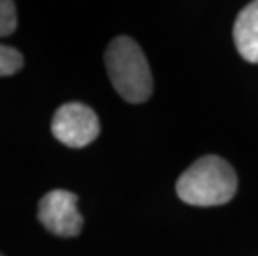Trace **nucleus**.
Wrapping results in <instances>:
<instances>
[{
    "label": "nucleus",
    "mask_w": 258,
    "mask_h": 256,
    "mask_svg": "<svg viewBox=\"0 0 258 256\" xmlns=\"http://www.w3.org/2000/svg\"><path fill=\"white\" fill-rule=\"evenodd\" d=\"M77 201L79 198L72 192L52 190L38 201V221L57 236H77L84 226Z\"/></svg>",
    "instance_id": "20e7f679"
},
{
    "label": "nucleus",
    "mask_w": 258,
    "mask_h": 256,
    "mask_svg": "<svg viewBox=\"0 0 258 256\" xmlns=\"http://www.w3.org/2000/svg\"><path fill=\"white\" fill-rule=\"evenodd\" d=\"M108 78L117 94L128 103H144L153 92V78L148 62L134 39L117 37L105 52Z\"/></svg>",
    "instance_id": "f03ea898"
},
{
    "label": "nucleus",
    "mask_w": 258,
    "mask_h": 256,
    "mask_svg": "<svg viewBox=\"0 0 258 256\" xmlns=\"http://www.w3.org/2000/svg\"><path fill=\"white\" fill-rule=\"evenodd\" d=\"M237 185V175L228 161L207 155L182 173L177 182V195L194 206H218L235 197Z\"/></svg>",
    "instance_id": "f257e3e1"
},
{
    "label": "nucleus",
    "mask_w": 258,
    "mask_h": 256,
    "mask_svg": "<svg viewBox=\"0 0 258 256\" xmlns=\"http://www.w3.org/2000/svg\"><path fill=\"white\" fill-rule=\"evenodd\" d=\"M233 40L246 62L258 63V0L238 14L233 25Z\"/></svg>",
    "instance_id": "39448f33"
},
{
    "label": "nucleus",
    "mask_w": 258,
    "mask_h": 256,
    "mask_svg": "<svg viewBox=\"0 0 258 256\" xmlns=\"http://www.w3.org/2000/svg\"><path fill=\"white\" fill-rule=\"evenodd\" d=\"M17 29V9L10 0H0V37L12 35Z\"/></svg>",
    "instance_id": "0eeeda50"
},
{
    "label": "nucleus",
    "mask_w": 258,
    "mask_h": 256,
    "mask_svg": "<svg viewBox=\"0 0 258 256\" xmlns=\"http://www.w3.org/2000/svg\"><path fill=\"white\" fill-rule=\"evenodd\" d=\"M24 67V55L14 47L0 43V77H10Z\"/></svg>",
    "instance_id": "423d86ee"
},
{
    "label": "nucleus",
    "mask_w": 258,
    "mask_h": 256,
    "mask_svg": "<svg viewBox=\"0 0 258 256\" xmlns=\"http://www.w3.org/2000/svg\"><path fill=\"white\" fill-rule=\"evenodd\" d=\"M0 256H4V254H2V253H0Z\"/></svg>",
    "instance_id": "6e6552de"
},
{
    "label": "nucleus",
    "mask_w": 258,
    "mask_h": 256,
    "mask_svg": "<svg viewBox=\"0 0 258 256\" xmlns=\"http://www.w3.org/2000/svg\"><path fill=\"white\" fill-rule=\"evenodd\" d=\"M52 133L60 143L70 148H82L98 137L100 123L90 107L70 102L55 112L52 120Z\"/></svg>",
    "instance_id": "7ed1b4c3"
}]
</instances>
